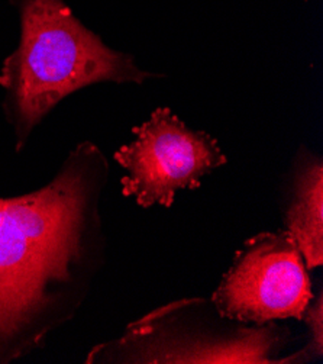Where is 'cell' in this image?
Returning <instances> with one entry per match:
<instances>
[{"label":"cell","instance_id":"cell-4","mask_svg":"<svg viewBox=\"0 0 323 364\" xmlns=\"http://www.w3.org/2000/svg\"><path fill=\"white\" fill-rule=\"evenodd\" d=\"M310 299L302 252L289 232L249 240L213 295L222 316L257 323L302 319Z\"/></svg>","mask_w":323,"mask_h":364},{"label":"cell","instance_id":"cell-1","mask_svg":"<svg viewBox=\"0 0 323 364\" xmlns=\"http://www.w3.org/2000/svg\"><path fill=\"white\" fill-rule=\"evenodd\" d=\"M107 171L82 142L47 186L0 199V363L40 347L84 296L99 235V195Z\"/></svg>","mask_w":323,"mask_h":364},{"label":"cell","instance_id":"cell-3","mask_svg":"<svg viewBox=\"0 0 323 364\" xmlns=\"http://www.w3.org/2000/svg\"><path fill=\"white\" fill-rule=\"evenodd\" d=\"M135 134L115 159L128 171L124 195L135 196L143 208L171 206L178 191L199 188L204 174L226 163L217 141L189 129L170 109H157Z\"/></svg>","mask_w":323,"mask_h":364},{"label":"cell","instance_id":"cell-2","mask_svg":"<svg viewBox=\"0 0 323 364\" xmlns=\"http://www.w3.org/2000/svg\"><path fill=\"white\" fill-rule=\"evenodd\" d=\"M21 43L0 68L4 111L19 153L33 131L68 95L100 82L142 83L151 77L131 57L106 47L64 0H11Z\"/></svg>","mask_w":323,"mask_h":364},{"label":"cell","instance_id":"cell-5","mask_svg":"<svg viewBox=\"0 0 323 364\" xmlns=\"http://www.w3.org/2000/svg\"><path fill=\"white\" fill-rule=\"evenodd\" d=\"M323 168L320 161L302 168L296 180L295 199L287 212L289 234L297 244L309 269L323 262Z\"/></svg>","mask_w":323,"mask_h":364}]
</instances>
